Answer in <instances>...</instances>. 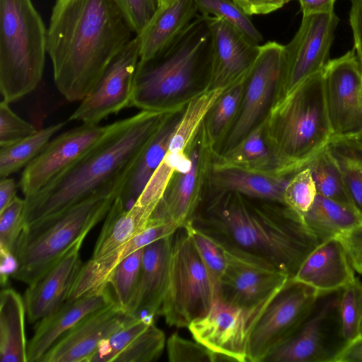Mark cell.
<instances>
[{
	"label": "cell",
	"mask_w": 362,
	"mask_h": 362,
	"mask_svg": "<svg viewBox=\"0 0 362 362\" xmlns=\"http://www.w3.org/2000/svg\"><path fill=\"white\" fill-rule=\"evenodd\" d=\"M124 182L109 185L74 204L23 228L14 255L18 269L11 276L28 285L107 214Z\"/></svg>",
	"instance_id": "obj_6"
},
{
	"label": "cell",
	"mask_w": 362,
	"mask_h": 362,
	"mask_svg": "<svg viewBox=\"0 0 362 362\" xmlns=\"http://www.w3.org/2000/svg\"><path fill=\"white\" fill-rule=\"evenodd\" d=\"M361 335H362V328H361Z\"/></svg>",
	"instance_id": "obj_58"
},
{
	"label": "cell",
	"mask_w": 362,
	"mask_h": 362,
	"mask_svg": "<svg viewBox=\"0 0 362 362\" xmlns=\"http://www.w3.org/2000/svg\"><path fill=\"white\" fill-rule=\"evenodd\" d=\"M332 137L362 134V66L353 49L322 69Z\"/></svg>",
	"instance_id": "obj_15"
},
{
	"label": "cell",
	"mask_w": 362,
	"mask_h": 362,
	"mask_svg": "<svg viewBox=\"0 0 362 362\" xmlns=\"http://www.w3.org/2000/svg\"><path fill=\"white\" fill-rule=\"evenodd\" d=\"M139 51V38L135 35L113 59L69 120L98 124L110 115L131 107Z\"/></svg>",
	"instance_id": "obj_16"
},
{
	"label": "cell",
	"mask_w": 362,
	"mask_h": 362,
	"mask_svg": "<svg viewBox=\"0 0 362 362\" xmlns=\"http://www.w3.org/2000/svg\"><path fill=\"white\" fill-rule=\"evenodd\" d=\"M343 288L317 291L300 327L264 362H336L349 344L343 334L341 319Z\"/></svg>",
	"instance_id": "obj_9"
},
{
	"label": "cell",
	"mask_w": 362,
	"mask_h": 362,
	"mask_svg": "<svg viewBox=\"0 0 362 362\" xmlns=\"http://www.w3.org/2000/svg\"><path fill=\"white\" fill-rule=\"evenodd\" d=\"M217 244L226 259L217 297L229 303L245 308L267 303L290 279L259 257L235 247Z\"/></svg>",
	"instance_id": "obj_13"
},
{
	"label": "cell",
	"mask_w": 362,
	"mask_h": 362,
	"mask_svg": "<svg viewBox=\"0 0 362 362\" xmlns=\"http://www.w3.org/2000/svg\"><path fill=\"white\" fill-rule=\"evenodd\" d=\"M180 112L173 114L165 121L130 170L117 195L126 209H130L135 204L160 165L180 117Z\"/></svg>",
	"instance_id": "obj_29"
},
{
	"label": "cell",
	"mask_w": 362,
	"mask_h": 362,
	"mask_svg": "<svg viewBox=\"0 0 362 362\" xmlns=\"http://www.w3.org/2000/svg\"><path fill=\"white\" fill-rule=\"evenodd\" d=\"M183 108L180 105L163 111L141 110L112 123L109 132L96 146L40 191L25 197L24 227L109 185L124 183L136 160L163 124Z\"/></svg>",
	"instance_id": "obj_2"
},
{
	"label": "cell",
	"mask_w": 362,
	"mask_h": 362,
	"mask_svg": "<svg viewBox=\"0 0 362 362\" xmlns=\"http://www.w3.org/2000/svg\"><path fill=\"white\" fill-rule=\"evenodd\" d=\"M199 145L190 148L191 167L185 173L173 177L162 199L153 211L151 219L159 222H173L180 227L189 222L199 203V175L202 151Z\"/></svg>",
	"instance_id": "obj_27"
},
{
	"label": "cell",
	"mask_w": 362,
	"mask_h": 362,
	"mask_svg": "<svg viewBox=\"0 0 362 362\" xmlns=\"http://www.w3.org/2000/svg\"><path fill=\"white\" fill-rule=\"evenodd\" d=\"M306 166L310 170L317 194L354 208L341 172L327 147Z\"/></svg>",
	"instance_id": "obj_36"
},
{
	"label": "cell",
	"mask_w": 362,
	"mask_h": 362,
	"mask_svg": "<svg viewBox=\"0 0 362 362\" xmlns=\"http://www.w3.org/2000/svg\"><path fill=\"white\" fill-rule=\"evenodd\" d=\"M341 242L351 266L362 274V223L337 237Z\"/></svg>",
	"instance_id": "obj_49"
},
{
	"label": "cell",
	"mask_w": 362,
	"mask_h": 362,
	"mask_svg": "<svg viewBox=\"0 0 362 362\" xmlns=\"http://www.w3.org/2000/svg\"><path fill=\"white\" fill-rule=\"evenodd\" d=\"M129 19L133 30L139 35L157 11L158 0H117Z\"/></svg>",
	"instance_id": "obj_48"
},
{
	"label": "cell",
	"mask_w": 362,
	"mask_h": 362,
	"mask_svg": "<svg viewBox=\"0 0 362 362\" xmlns=\"http://www.w3.org/2000/svg\"><path fill=\"white\" fill-rule=\"evenodd\" d=\"M340 312L342 331L349 343L358 337L362 328V282L356 277L342 291Z\"/></svg>",
	"instance_id": "obj_43"
},
{
	"label": "cell",
	"mask_w": 362,
	"mask_h": 362,
	"mask_svg": "<svg viewBox=\"0 0 362 362\" xmlns=\"http://www.w3.org/2000/svg\"><path fill=\"white\" fill-rule=\"evenodd\" d=\"M227 88L205 87L189 98L171 135L164 158L136 204L155 211L173 177L190 169L192 161L187 151L209 112Z\"/></svg>",
	"instance_id": "obj_11"
},
{
	"label": "cell",
	"mask_w": 362,
	"mask_h": 362,
	"mask_svg": "<svg viewBox=\"0 0 362 362\" xmlns=\"http://www.w3.org/2000/svg\"><path fill=\"white\" fill-rule=\"evenodd\" d=\"M134 34L117 0H56L47 52L61 95L81 102Z\"/></svg>",
	"instance_id": "obj_1"
},
{
	"label": "cell",
	"mask_w": 362,
	"mask_h": 362,
	"mask_svg": "<svg viewBox=\"0 0 362 362\" xmlns=\"http://www.w3.org/2000/svg\"><path fill=\"white\" fill-rule=\"evenodd\" d=\"M247 16L272 13L291 0H231Z\"/></svg>",
	"instance_id": "obj_50"
},
{
	"label": "cell",
	"mask_w": 362,
	"mask_h": 362,
	"mask_svg": "<svg viewBox=\"0 0 362 362\" xmlns=\"http://www.w3.org/2000/svg\"><path fill=\"white\" fill-rule=\"evenodd\" d=\"M143 252L144 247L127 257L113 269L107 281L117 304L126 313L136 288Z\"/></svg>",
	"instance_id": "obj_38"
},
{
	"label": "cell",
	"mask_w": 362,
	"mask_h": 362,
	"mask_svg": "<svg viewBox=\"0 0 362 362\" xmlns=\"http://www.w3.org/2000/svg\"><path fill=\"white\" fill-rule=\"evenodd\" d=\"M134 317L116 303L102 308L64 334L40 362H89L102 341Z\"/></svg>",
	"instance_id": "obj_20"
},
{
	"label": "cell",
	"mask_w": 362,
	"mask_h": 362,
	"mask_svg": "<svg viewBox=\"0 0 362 362\" xmlns=\"http://www.w3.org/2000/svg\"><path fill=\"white\" fill-rule=\"evenodd\" d=\"M1 283L6 284L8 276H12L18 269V262L13 253L1 250Z\"/></svg>",
	"instance_id": "obj_54"
},
{
	"label": "cell",
	"mask_w": 362,
	"mask_h": 362,
	"mask_svg": "<svg viewBox=\"0 0 362 362\" xmlns=\"http://www.w3.org/2000/svg\"><path fill=\"white\" fill-rule=\"evenodd\" d=\"M167 354L170 362H216L222 358L203 344L173 334L166 341Z\"/></svg>",
	"instance_id": "obj_46"
},
{
	"label": "cell",
	"mask_w": 362,
	"mask_h": 362,
	"mask_svg": "<svg viewBox=\"0 0 362 362\" xmlns=\"http://www.w3.org/2000/svg\"><path fill=\"white\" fill-rule=\"evenodd\" d=\"M173 235L144 247L136 288L127 310L129 315L150 318L159 315L166 286Z\"/></svg>",
	"instance_id": "obj_23"
},
{
	"label": "cell",
	"mask_w": 362,
	"mask_h": 362,
	"mask_svg": "<svg viewBox=\"0 0 362 362\" xmlns=\"http://www.w3.org/2000/svg\"><path fill=\"white\" fill-rule=\"evenodd\" d=\"M180 228L173 222H151L129 241L103 257L90 259L82 265L67 300H73L107 284L113 269L136 250L175 234Z\"/></svg>",
	"instance_id": "obj_24"
},
{
	"label": "cell",
	"mask_w": 362,
	"mask_h": 362,
	"mask_svg": "<svg viewBox=\"0 0 362 362\" xmlns=\"http://www.w3.org/2000/svg\"><path fill=\"white\" fill-rule=\"evenodd\" d=\"M47 28L32 0H0V92L15 102L34 90L44 71Z\"/></svg>",
	"instance_id": "obj_7"
},
{
	"label": "cell",
	"mask_w": 362,
	"mask_h": 362,
	"mask_svg": "<svg viewBox=\"0 0 362 362\" xmlns=\"http://www.w3.org/2000/svg\"><path fill=\"white\" fill-rule=\"evenodd\" d=\"M25 314L22 296L13 288H2L0 293L1 362H28Z\"/></svg>",
	"instance_id": "obj_30"
},
{
	"label": "cell",
	"mask_w": 362,
	"mask_h": 362,
	"mask_svg": "<svg viewBox=\"0 0 362 362\" xmlns=\"http://www.w3.org/2000/svg\"><path fill=\"white\" fill-rule=\"evenodd\" d=\"M214 291L209 275L185 226L175 233L166 286L159 311L169 326L188 327L209 310Z\"/></svg>",
	"instance_id": "obj_8"
},
{
	"label": "cell",
	"mask_w": 362,
	"mask_h": 362,
	"mask_svg": "<svg viewBox=\"0 0 362 362\" xmlns=\"http://www.w3.org/2000/svg\"><path fill=\"white\" fill-rule=\"evenodd\" d=\"M349 21L354 35V49L362 66V0H351Z\"/></svg>",
	"instance_id": "obj_51"
},
{
	"label": "cell",
	"mask_w": 362,
	"mask_h": 362,
	"mask_svg": "<svg viewBox=\"0 0 362 362\" xmlns=\"http://www.w3.org/2000/svg\"><path fill=\"white\" fill-rule=\"evenodd\" d=\"M189 230L201 260L211 281L214 299L218 296L221 282L226 267V259L221 247L211 238L194 228L190 223L185 226Z\"/></svg>",
	"instance_id": "obj_40"
},
{
	"label": "cell",
	"mask_w": 362,
	"mask_h": 362,
	"mask_svg": "<svg viewBox=\"0 0 362 362\" xmlns=\"http://www.w3.org/2000/svg\"><path fill=\"white\" fill-rule=\"evenodd\" d=\"M153 210L134 204L127 209L117 196L95 243L91 259L110 254L151 224Z\"/></svg>",
	"instance_id": "obj_28"
},
{
	"label": "cell",
	"mask_w": 362,
	"mask_h": 362,
	"mask_svg": "<svg viewBox=\"0 0 362 362\" xmlns=\"http://www.w3.org/2000/svg\"><path fill=\"white\" fill-rule=\"evenodd\" d=\"M362 142V134L356 136Z\"/></svg>",
	"instance_id": "obj_57"
},
{
	"label": "cell",
	"mask_w": 362,
	"mask_h": 362,
	"mask_svg": "<svg viewBox=\"0 0 362 362\" xmlns=\"http://www.w3.org/2000/svg\"><path fill=\"white\" fill-rule=\"evenodd\" d=\"M212 59L211 35L206 18L197 15L177 39L160 54L139 61L131 107L141 110L174 109L175 98L200 81H208Z\"/></svg>",
	"instance_id": "obj_5"
},
{
	"label": "cell",
	"mask_w": 362,
	"mask_h": 362,
	"mask_svg": "<svg viewBox=\"0 0 362 362\" xmlns=\"http://www.w3.org/2000/svg\"><path fill=\"white\" fill-rule=\"evenodd\" d=\"M355 278L354 268L340 240L320 243L305 258L293 278L317 291L344 288Z\"/></svg>",
	"instance_id": "obj_25"
},
{
	"label": "cell",
	"mask_w": 362,
	"mask_h": 362,
	"mask_svg": "<svg viewBox=\"0 0 362 362\" xmlns=\"http://www.w3.org/2000/svg\"><path fill=\"white\" fill-rule=\"evenodd\" d=\"M115 303L107 282L96 290L66 300L55 311L36 323L33 336L28 344V362H40L68 331L90 314Z\"/></svg>",
	"instance_id": "obj_22"
},
{
	"label": "cell",
	"mask_w": 362,
	"mask_h": 362,
	"mask_svg": "<svg viewBox=\"0 0 362 362\" xmlns=\"http://www.w3.org/2000/svg\"><path fill=\"white\" fill-rule=\"evenodd\" d=\"M79 239L40 276L28 285L23 300L30 323L37 322L59 308L69 297L82 267Z\"/></svg>",
	"instance_id": "obj_21"
},
{
	"label": "cell",
	"mask_w": 362,
	"mask_h": 362,
	"mask_svg": "<svg viewBox=\"0 0 362 362\" xmlns=\"http://www.w3.org/2000/svg\"><path fill=\"white\" fill-rule=\"evenodd\" d=\"M216 243L259 257L293 278L320 241L284 203L257 205L240 194L216 199L189 221Z\"/></svg>",
	"instance_id": "obj_3"
},
{
	"label": "cell",
	"mask_w": 362,
	"mask_h": 362,
	"mask_svg": "<svg viewBox=\"0 0 362 362\" xmlns=\"http://www.w3.org/2000/svg\"><path fill=\"white\" fill-rule=\"evenodd\" d=\"M317 294L313 287L288 279L253 326L248 339L247 361L264 362L300 327Z\"/></svg>",
	"instance_id": "obj_10"
},
{
	"label": "cell",
	"mask_w": 362,
	"mask_h": 362,
	"mask_svg": "<svg viewBox=\"0 0 362 362\" xmlns=\"http://www.w3.org/2000/svg\"><path fill=\"white\" fill-rule=\"evenodd\" d=\"M228 168L276 175V161L264 139L263 120L214 164V170Z\"/></svg>",
	"instance_id": "obj_33"
},
{
	"label": "cell",
	"mask_w": 362,
	"mask_h": 362,
	"mask_svg": "<svg viewBox=\"0 0 362 362\" xmlns=\"http://www.w3.org/2000/svg\"><path fill=\"white\" fill-rule=\"evenodd\" d=\"M165 1H167V0H158V5L161 4L162 3L165 2Z\"/></svg>",
	"instance_id": "obj_56"
},
{
	"label": "cell",
	"mask_w": 362,
	"mask_h": 362,
	"mask_svg": "<svg viewBox=\"0 0 362 362\" xmlns=\"http://www.w3.org/2000/svg\"><path fill=\"white\" fill-rule=\"evenodd\" d=\"M25 199L16 197L0 211V250L14 254L23 229Z\"/></svg>",
	"instance_id": "obj_45"
},
{
	"label": "cell",
	"mask_w": 362,
	"mask_h": 362,
	"mask_svg": "<svg viewBox=\"0 0 362 362\" xmlns=\"http://www.w3.org/2000/svg\"><path fill=\"white\" fill-rule=\"evenodd\" d=\"M303 218L308 228L320 243L337 238L362 223V218L354 208L320 194H317Z\"/></svg>",
	"instance_id": "obj_32"
},
{
	"label": "cell",
	"mask_w": 362,
	"mask_h": 362,
	"mask_svg": "<svg viewBox=\"0 0 362 362\" xmlns=\"http://www.w3.org/2000/svg\"><path fill=\"white\" fill-rule=\"evenodd\" d=\"M263 122L275 174L290 176L305 168L332 137L322 70L275 98Z\"/></svg>",
	"instance_id": "obj_4"
},
{
	"label": "cell",
	"mask_w": 362,
	"mask_h": 362,
	"mask_svg": "<svg viewBox=\"0 0 362 362\" xmlns=\"http://www.w3.org/2000/svg\"><path fill=\"white\" fill-rule=\"evenodd\" d=\"M195 0H167L158 5L156 12L138 35L139 61L156 57L187 28L197 16Z\"/></svg>",
	"instance_id": "obj_26"
},
{
	"label": "cell",
	"mask_w": 362,
	"mask_h": 362,
	"mask_svg": "<svg viewBox=\"0 0 362 362\" xmlns=\"http://www.w3.org/2000/svg\"><path fill=\"white\" fill-rule=\"evenodd\" d=\"M152 322L153 318H133L102 341L89 362H113L117 355Z\"/></svg>",
	"instance_id": "obj_42"
},
{
	"label": "cell",
	"mask_w": 362,
	"mask_h": 362,
	"mask_svg": "<svg viewBox=\"0 0 362 362\" xmlns=\"http://www.w3.org/2000/svg\"><path fill=\"white\" fill-rule=\"evenodd\" d=\"M198 11L202 15L221 18L230 23L256 44L263 41V37L255 26L249 16L231 0H195Z\"/></svg>",
	"instance_id": "obj_39"
},
{
	"label": "cell",
	"mask_w": 362,
	"mask_h": 362,
	"mask_svg": "<svg viewBox=\"0 0 362 362\" xmlns=\"http://www.w3.org/2000/svg\"><path fill=\"white\" fill-rule=\"evenodd\" d=\"M326 147L341 172L353 207L362 218V142L356 136L332 137Z\"/></svg>",
	"instance_id": "obj_34"
},
{
	"label": "cell",
	"mask_w": 362,
	"mask_h": 362,
	"mask_svg": "<svg viewBox=\"0 0 362 362\" xmlns=\"http://www.w3.org/2000/svg\"><path fill=\"white\" fill-rule=\"evenodd\" d=\"M247 76L231 86L220 96L208 115L204 134L209 145H213L228 128L240 107Z\"/></svg>",
	"instance_id": "obj_37"
},
{
	"label": "cell",
	"mask_w": 362,
	"mask_h": 362,
	"mask_svg": "<svg viewBox=\"0 0 362 362\" xmlns=\"http://www.w3.org/2000/svg\"><path fill=\"white\" fill-rule=\"evenodd\" d=\"M269 302L245 308L216 297L206 314L187 328L194 340L219 355L223 361L248 362L250 332Z\"/></svg>",
	"instance_id": "obj_14"
},
{
	"label": "cell",
	"mask_w": 362,
	"mask_h": 362,
	"mask_svg": "<svg viewBox=\"0 0 362 362\" xmlns=\"http://www.w3.org/2000/svg\"><path fill=\"white\" fill-rule=\"evenodd\" d=\"M17 184L12 178L0 179V211L17 196Z\"/></svg>",
	"instance_id": "obj_55"
},
{
	"label": "cell",
	"mask_w": 362,
	"mask_h": 362,
	"mask_svg": "<svg viewBox=\"0 0 362 362\" xmlns=\"http://www.w3.org/2000/svg\"><path fill=\"white\" fill-rule=\"evenodd\" d=\"M112 124L82 123L52 139L28 164L18 186L28 197L35 194L96 146L109 132Z\"/></svg>",
	"instance_id": "obj_17"
},
{
	"label": "cell",
	"mask_w": 362,
	"mask_h": 362,
	"mask_svg": "<svg viewBox=\"0 0 362 362\" xmlns=\"http://www.w3.org/2000/svg\"><path fill=\"white\" fill-rule=\"evenodd\" d=\"M211 35L212 59L206 88H229L243 80L252 66L259 45L226 21L205 16Z\"/></svg>",
	"instance_id": "obj_19"
},
{
	"label": "cell",
	"mask_w": 362,
	"mask_h": 362,
	"mask_svg": "<svg viewBox=\"0 0 362 362\" xmlns=\"http://www.w3.org/2000/svg\"><path fill=\"white\" fill-rule=\"evenodd\" d=\"M317 194L310 170L306 166L290 177L284 199L286 205L303 216L312 206Z\"/></svg>",
	"instance_id": "obj_44"
},
{
	"label": "cell",
	"mask_w": 362,
	"mask_h": 362,
	"mask_svg": "<svg viewBox=\"0 0 362 362\" xmlns=\"http://www.w3.org/2000/svg\"><path fill=\"white\" fill-rule=\"evenodd\" d=\"M338 22L334 11L303 16L298 30L284 45L286 75L282 95L324 69Z\"/></svg>",
	"instance_id": "obj_18"
},
{
	"label": "cell",
	"mask_w": 362,
	"mask_h": 362,
	"mask_svg": "<svg viewBox=\"0 0 362 362\" xmlns=\"http://www.w3.org/2000/svg\"><path fill=\"white\" fill-rule=\"evenodd\" d=\"M165 344L164 332L152 322L117 355L114 361H155L160 356Z\"/></svg>",
	"instance_id": "obj_41"
},
{
	"label": "cell",
	"mask_w": 362,
	"mask_h": 362,
	"mask_svg": "<svg viewBox=\"0 0 362 362\" xmlns=\"http://www.w3.org/2000/svg\"><path fill=\"white\" fill-rule=\"evenodd\" d=\"M65 124H52L16 143L0 147V179L8 177L29 164Z\"/></svg>",
	"instance_id": "obj_35"
},
{
	"label": "cell",
	"mask_w": 362,
	"mask_h": 362,
	"mask_svg": "<svg viewBox=\"0 0 362 362\" xmlns=\"http://www.w3.org/2000/svg\"><path fill=\"white\" fill-rule=\"evenodd\" d=\"M286 75L285 46L268 42L249 70L239 115L228 135L223 153L230 150L257 125L271 100L284 93Z\"/></svg>",
	"instance_id": "obj_12"
},
{
	"label": "cell",
	"mask_w": 362,
	"mask_h": 362,
	"mask_svg": "<svg viewBox=\"0 0 362 362\" xmlns=\"http://www.w3.org/2000/svg\"><path fill=\"white\" fill-rule=\"evenodd\" d=\"M336 362H362V335L347 344Z\"/></svg>",
	"instance_id": "obj_53"
},
{
	"label": "cell",
	"mask_w": 362,
	"mask_h": 362,
	"mask_svg": "<svg viewBox=\"0 0 362 362\" xmlns=\"http://www.w3.org/2000/svg\"><path fill=\"white\" fill-rule=\"evenodd\" d=\"M214 182L221 189L248 197L284 203V192L290 176H278L239 168L215 170Z\"/></svg>",
	"instance_id": "obj_31"
},
{
	"label": "cell",
	"mask_w": 362,
	"mask_h": 362,
	"mask_svg": "<svg viewBox=\"0 0 362 362\" xmlns=\"http://www.w3.org/2000/svg\"><path fill=\"white\" fill-rule=\"evenodd\" d=\"M303 16L334 11L335 0H298Z\"/></svg>",
	"instance_id": "obj_52"
},
{
	"label": "cell",
	"mask_w": 362,
	"mask_h": 362,
	"mask_svg": "<svg viewBox=\"0 0 362 362\" xmlns=\"http://www.w3.org/2000/svg\"><path fill=\"white\" fill-rule=\"evenodd\" d=\"M4 100L0 103V147L22 140L37 130L17 115Z\"/></svg>",
	"instance_id": "obj_47"
}]
</instances>
